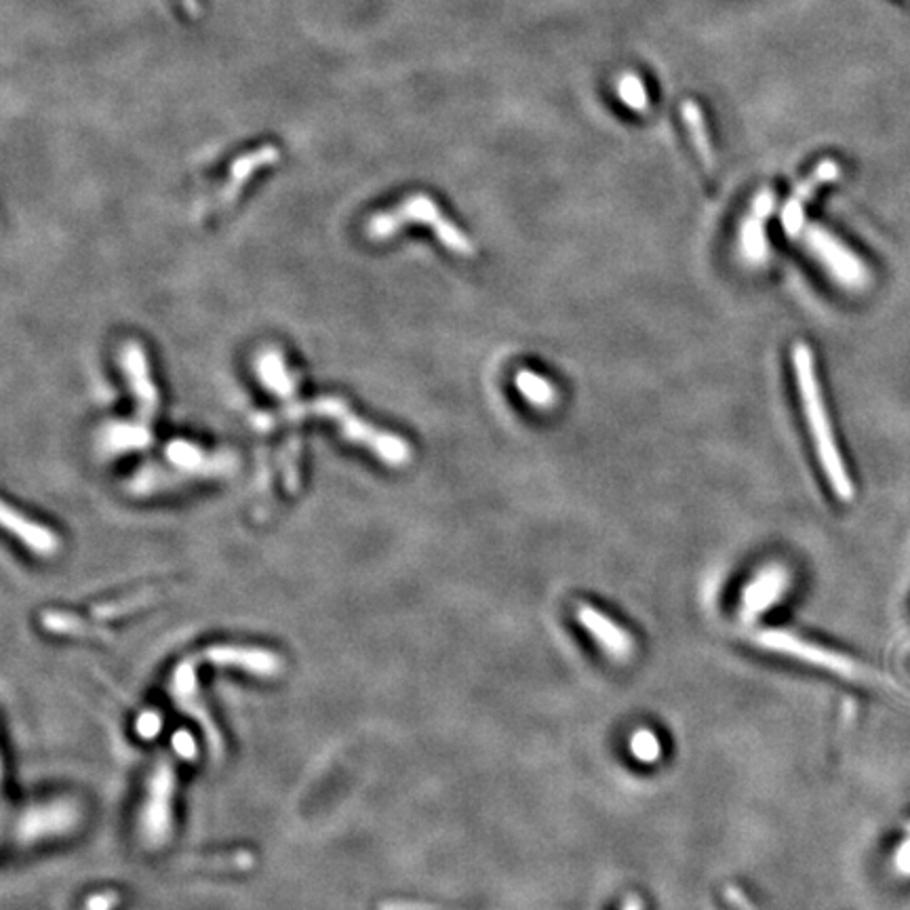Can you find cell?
<instances>
[{"label":"cell","mask_w":910,"mask_h":910,"mask_svg":"<svg viewBox=\"0 0 910 910\" xmlns=\"http://www.w3.org/2000/svg\"><path fill=\"white\" fill-rule=\"evenodd\" d=\"M894 862H896V868H898V873H900V875L910 877V836L909 839H905V841H902V845L898 847Z\"/></svg>","instance_id":"cell-27"},{"label":"cell","mask_w":910,"mask_h":910,"mask_svg":"<svg viewBox=\"0 0 910 910\" xmlns=\"http://www.w3.org/2000/svg\"><path fill=\"white\" fill-rule=\"evenodd\" d=\"M0 519H2L4 529L11 531L34 554L47 559V557H53V554L59 552L61 542H59L57 533L52 531L49 527L36 523V520L26 519L11 504L2 502V506H0Z\"/></svg>","instance_id":"cell-16"},{"label":"cell","mask_w":910,"mask_h":910,"mask_svg":"<svg viewBox=\"0 0 910 910\" xmlns=\"http://www.w3.org/2000/svg\"><path fill=\"white\" fill-rule=\"evenodd\" d=\"M256 864V858L249 852H238L233 856L220 858H188L183 866L188 868H215V870H247Z\"/></svg>","instance_id":"cell-25"},{"label":"cell","mask_w":910,"mask_h":910,"mask_svg":"<svg viewBox=\"0 0 910 910\" xmlns=\"http://www.w3.org/2000/svg\"><path fill=\"white\" fill-rule=\"evenodd\" d=\"M162 464H146L127 481V492L133 495H153L183 487L192 481L228 479L240 467L238 453L207 451L196 442L176 439L165 447Z\"/></svg>","instance_id":"cell-1"},{"label":"cell","mask_w":910,"mask_h":910,"mask_svg":"<svg viewBox=\"0 0 910 910\" xmlns=\"http://www.w3.org/2000/svg\"><path fill=\"white\" fill-rule=\"evenodd\" d=\"M302 414L306 416L327 417L334 419L338 424L339 432L346 441L357 442L364 449L373 451L375 458L380 462H384L386 467L392 469H403L412 462V445L401 439L398 435H392L386 430H380L375 426H371L369 422H364L363 417L357 416L350 405L334 396H318L311 403H302Z\"/></svg>","instance_id":"cell-4"},{"label":"cell","mask_w":910,"mask_h":910,"mask_svg":"<svg viewBox=\"0 0 910 910\" xmlns=\"http://www.w3.org/2000/svg\"><path fill=\"white\" fill-rule=\"evenodd\" d=\"M121 367H123V373L127 378V384H130V391L137 407V416L131 417L130 422L137 428H142L144 432L155 435V419H157L160 398H158L157 384L150 373L146 350L139 341L130 339L123 344Z\"/></svg>","instance_id":"cell-7"},{"label":"cell","mask_w":910,"mask_h":910,"mask_svg":"<svg viewBox=\"0 0 910 910\" xmlns=\"http://www.w3.org/2000/svg\"><path fill=\"white\" fill-rule=\"evenodd\" d=\"M380 910H441L419 902H382Z\"/></svg>","instance_id":"cell-29"},{"label":"cell","mask_w":910,"mask_h":910,"mask_svg":"<svg viewBox=\"0 0 910 910\" xmlns=\"http://www.w3.org/2000/svg\"><path fill=\"white\" fill-rule=\"evenodd\" d=\"M173 746H176V751H180L182 756H192L194 754V740H192V735L190 733H186V731H180L176 738H173Z\"/></svg>","instance_id":"cell-28"},{"label":"cell","mask_w":910,"mask_h":910,"mask_svg":"<svg viewBox=\"0 0 910 910\" xmlns=\"http://www.w3.org/2000/svg\"><path fill=\"white\" fill-rule=\"evenodd\" d=\"M203 662L215 666L240 669L249 675L277 676L283 671V660L272 651L261 648H243V645H213L199 653Z\"/></svg>","instance_id":"cell-12"},{"label":"cell","mask_w":910,"mask_h":910,"mask_svg":"<svg viewBox=\"0 0 910 910\" xmlns=\"http://www.w3.org/2000/svg\"><path fill=\"white\" fill-rule=\"evenodd\" d=\"M412 224H424L432 228V233L451 254L462 256V258H474L476 254L474 243L453 222H449L442 215L439 205L435 203V199L426 194H414L405 199L398 207L382 211L369 217L364 224V236L373 243H382L396 235L401 228L412 226Z\"/></svg>","instance_id":"cell-3"},{"label":"cell","mask_w":910,"mask_h":910,"mask_svg":"<svg viewBox=\"0 0 910 910\" xmlns=\"http://www.w3.org/2000/svg\"><path fill=\"white\" fill-rule=\"evenodd\" d=\"M841 176V167L836 160H822L811 171V176L797 186L795 194L786 201L782 209V226L788 236H799L806 231V203L818 192L820 186L834 182Z\"/></svg>","instance_id":"cell-13"},{"label":"cell","mask_w":910,"mask_h":910,"mask_svg":"<svg viewBox=\"0 0 910 910\" xmlns=\"http://www.w3.org/2000/svg\"><path fill=\"white\" fill-rule=\"evenodd\" d=\"M300 456H302V441L297 437H289L281 453L283 483L289 494H295L300 490Z\"/></svg>","instance_id":"cell-24"},{"label":"cell","mask_w":910,"mask_h":910,"mask_svg":"<svg viewBox=\"0 0 910 910\" xmlns=\"http://www.w3.org/2000/svg\"><path fill=\"white\" fill-rule=\"evenodd\" d=\"M256 373L263 389L274 394L283 405L297 398V378L289 371L285 357L279 348H263L256 359Z\"/></svg>","instance_id":"cell-17"},{"label":"cell","mask_w":910,"mask_h":910,"mask_svg":"<svg viewBox=\"0 0 910 910\" xmlns=\"http://www.w3.org/2000/svg\"><path fill=\"white\" fill-rule=\"evenodd\" d=\"M807 249L822 261L832 277L847 289H864L870 281V274L858 256L845 247L836 236L831 235L818 224H809L804 231Z\"/></svg>","instance_id":"cell-8"},{"label":"cell","mask_w":910,"mask_h":910,"mask_svg":"<svg viewBox=\"0 0 910 910\" xmlns=\"http://www.w3.org/2000/svg\"><path fill=\"white\" fill-rule=\"evenodd\" d=\"M681 116H683L685 127L689 131L692 144L696 146L698 155L703 157L704 165H706L708 169H712V167H715V150H712V142H710L708 130H706L703 108L696 104L694 100H685V102L681 104Z\"/></svg>","instance_id":"cell-19"},{"label":"cell","mask_w":910,"mask_h":910,"mask_svg":"<svg viewBox=\"0 0 910 910\" xmlns=\"http://www.w3.org/2000/svg\"><path fill=\"white\" fill-rule=\"evenodd\" d=\"M575 618H577L580 628L588 634V639H593V643L597 645L603 655H607L609 660L618 664L632 660L637 651V641L626 626L616 622L611 616L603 614L595 605H586V603L577 607Z\"/></svg>","instance_id":"cell-10"},{"label":"cell","mask_w":910,"mask_h":910,"mask_svg":"<svg viewBox=\"0 0 910 910\" xmlns=\"http://www.w3.org/2000/svg\"><path fill=\"white\" fill-rule=\"evenodd\" d=\"M790 572L780 563H769L761 572L754 573L749 584L742 588L738 616L744 625L754 626L763 616H767L790 588Z\"/></svg>","instance_id":"cell-9"},{"label":"cell","mask_w":910,"mask_h":910,"mask_svg":"<svg viewBox=\"0 0 910 910\" xmlns=\"http://www.w3.org/2000/svg\"><path fill=\"white\" fill-rule=\"evenodd\" d=\"M279 158H281V150L277 146H272V144H266V146H261L258 150L245 153L243 157L233 160L231 171H228V178H226L222 190L215 196V203H213L215 211L222 213V211L233 207L236 199L240 196L245 183L249 182L260 171L261 167H270V165L279 162Z\"/></svg>","instance_id":"cell-14"},{"label":"cell","mask_w":910,"mask_h":910,"mask_svg":"<svg viewBox=\"0 0 910 910\" xmlns=\"http://www.w3.org/2000/svg\"><path fill=\"white\" fill-rule=\"evenodd\" d=\"M515 384H517L520 394L538 409H550L557 401L554 386L548 382L547 378H542L533 371L520 369L519 373L515 375Z\"/></svg>","instance_id":"cell-20"},{"label":"cell","mask_w":910,"mask_h":910,"mask_svg":"<svg viewBox=\"0 0 910 910\" xmlns=\"http://www.w3.org/2000/svg\"><path fill=\"white\" fill-rule=\"evenodd\" d=\"M201 655H192L188 660H183L182 664L176 669L173 678H171V696L173 700L180 706V710L190 715L207 735L209 746L211 753L215 756H222L224 753V740L220 729L215 728L211 715L205 708V704L201 700L199 694V676H196V666L201 664Z\"/></svg>","instance_id":"cell-11"},{"label":"cell","mask_w":910,"mask_h":910,"mask_svg":"<svg viewBox=\"0 0 910 910\" xmlns=\"http://www.w3.org/2000/svg\"><path fill=\"white\" fill-rule=\"evenodd\" d=\"M776 207V194L765 188L754 196L753 207L749 211L742 233H740V251L744 260L751 263H763L767 260V236L765 224Z\"/></svg>","instance_id":"cell-15"},{"label":"cell","mask_w":910,"mask_h":910,"mask_svg":"<svg viewBox=\"0 0 910 910\" xmlns=\"http://www.w3.org/2000/svg\"><path fill=\"white\" fill-rule=\"evenodd\" d=\"M43 628L49 630L53 634H68V637H91V639H112V632L105 630L102 626L89 625L85 620H80L79 616L75 614H64V611H45L41 616Z\"/></svg>","instance_id":"cell-18"},{"label":"cell","mask_w":910,"mask_h":910,"mask_svg":"<svg viewBox=\"0 0 910 910\" xmlns=\"http://www.w3.org/2000/svg\"><path fill=\"white\" fill-rule=\"evenodd\" d=\"M616 93L620 98V102L630 108L632 112H648L650 110V93L645 89V82L641 77H637L634 72H626L618 82H616Z\"/></svg>","instance_id":"cell-23"},{"label":"cell","mask_w":910,"mask_h":910,"mask_svg":"<svg viewBox=\"0 0 910 910\" xmlns=\"http://www.w3.org/2000/svg\"><path fill=\"white\" fill-rule=\"evenodd\" d=\"M754 645L769 653H778L784 658L804 662L807 666L829 671L832 675L856 681V683H877L881 681L875 671L856 662L854 658L839 653V651L824 648L820 643H813L806 637L786 630V628H763L753 634Z\"/></svg>","instance_id":"cell-5"},{"label":"cell","mask_w":910,"mask_h":910,"mask_svg":"<svg viewBox=\"0 0 910 910\" xmlns=\"http://www.w3.org/2000/svg\"><path fill=\"white\" fill-rule=\"evenodd\" d=\"M158 597H160V595H158L157 591L146 588V591H142V593H137V595H131V597L121 598V600H112V603H104V605H96V607H93V614H96V618H100V620L121 618V616L133 614V611L142 609V607H148V605H150V603H155Z\"/></svg>","instance_id":"cell-22"},{"label":"cell","mask_w":910,"mask_h":910,"mask_svg":"<svg viewBox=\"0 0 910 910\" xmlns=\"http://www.w3.org/2000/svg\"><path fill=\"white\" fill-rule=\"evenodd\" d=\"M119 902H121V896L116 891H105V894L93 896L89 900V910H110Z\"/></svg>","instance_id":"cell-26"},{"label":"cell","mask_w":910,"mask_h":910,"mask_svg":"<svg viewBox=\"0 0 910 910\" xmlns=\"http://www.w3.org/2000/svg\"><path fill=\"white\" fill-rule=\"evenodd\" d=\"M905 829H907V832H909V836H910V822H909V824H907V827H905Z\"/></svg>","instance_id":"cell-31"},{"label":"cell","mask_w":910,"mask_h":910,"mask_svg":"<svg viewBox=\"0 0 910 910\" xmlns=\"http://www.w3.org/2000/svg\"><path fill=\"white\" fill-rule=\"evenodd\" d=\"M793 361H795V373H797V384H799L804 409H806L807 424L813 435L822 469L831 481L834 494L839 495L843 502H850L854 497V483L847 474L841 451L834 442L829 414H827L820 384L816 378V363H813L811 348L806 344H797L793 350Z\"/></svg>","instance_id":"cell-2"},{"label":"cell","mask_w":910,"mask_h":910,"mask_svg":"<svg viewBox=\"0 0 910 910\" xmlns=\"http://www.w3.org/2000/svg\"><path fill=\"white\" fill-rule=\"evenodd\" d=\"M183 9L192 15V18H199V13H201V9H199V0H182Z\"/></svg>","instance_id":"cell-30"},{"label":"cell","mask_w":910,"mask_h":910,"mask_svg":"<svg viewBox=\"0 0 910 910\" xmlns=\"http://www.w3.org/2000/svg\"><path fill=\"white\" fill-rule=\"evenodd\" d=\"M628 751L634 756V761L643 765H655L662 761L664 746L660 735L650 728L634 729L628 738Z\"/></svg>","instance_id":"cell-21"},{"label":"cell","mask_w":910,"mask_h":910,"mask_svg":"<svg viewBox=\"0 0 910 910\" xmlns=\"http://www.w3.org/2000/svg\"><path fill=\"white\" fill-rule=\"evenodd\" d=\"M176 765L165 756L148 780V797L142 811V834L146 845L158 850L167 843L173 829V795H176Z\"/></svg>","instance_id":"cell-6"}]
</instances>
